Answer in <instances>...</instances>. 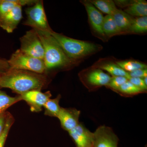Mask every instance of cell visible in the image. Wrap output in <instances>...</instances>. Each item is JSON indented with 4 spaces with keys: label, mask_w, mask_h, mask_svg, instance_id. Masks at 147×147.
Instances as JSON below:
<instances>
[{
    "label": "cell",
    "mask_w": 147,
    "mask_h": 147,
    "mask_svg": "<svg viewBox=\"0 0 147 147\" xmlns=\"http://www.w3.org/2000/svg\"><path fill=\"white\" fill-rule=\"evenodd\" d=\"M44 74L21 69H9L2 74L0 88H7L21 95L30 91L40 90L48 84Z\"/></svg>",
    "instance_id": "1"
},
{
    "label": "cell",
    "mask_w": 147,
    "mask_h": 147,
    "mask_svg": "<svg viewBox=\"0 0 147 147\" xmlns=\"http://www.w3.org/2000/svg\"><path fill=\"white\" fill-rule=\"evenodd\" d=\"M35 30L40 38L44 49L43 61L46 71L56 69L70 68L80 63V62L73 60L67 57L51 33Z\"/></svg>",
    "instance_id": "2"
},
{
    "label": "cell",
    "mask_w": 147,
    "mask_h": 147,
    "mask_svg": "<svg viewBox=\"0 0 147 147\" xmlns=\"http://www.w3.org/2000/svg\"><path fill=\"white\" fill-rule=\"evenodd\" d=\"M51 34L57 41L69 58L81 61L85 58L102 50V45L89 41L79 40L58 33L54 31Z\"/></svg>",
    "instance_id": "3"
},
{
    "label": "cell",
    "mask_w": 147,
    "mask_h": 147,
    "mask_svg": "<svg viewBox=\"0 0 147 147\" xmlns=\"http://www.w3.org/2000/svg\"><path fill=\"white\" fill-rule=\"evenodd\" d=\"M9 69H21L44 74L46 69L43 60L34 57L16 50L7 60Z\"/></svg>",
    "instance_id": "4"
},
{
    "label": "cell",
    "mask_w": 147,
    "mask_h": 147,
    "mask_svg": "<svg viewBox=\"0 0 147 147\" xmlns=\"http://www.w3.org/2000/svg\"><path fill=\"white\" fill-rule=\"evenodd\" d=\"M26 19L23 25L33 29L51 33L53 31L48 24L45 14L43 1L38 0L36 3L25 10Z\"/></svg>",
    "instance_id": "5"
},
{
    "label": "cell",
    "mask_w": 147,
    "mask_h": 147,
    "mask_svg": "<svg viewBox=\"0 0 147 147\" xmlns=\"http://www.w3.org/2000/svg\"><path fill=\"white\" fill-rule=\"evenodd\" d=\"M78 75L82 84L89 92L95 91L105 86L112 77L103 70L92 66L82 70Z\"/></svg>",
    "instance_id": "6"
},
{
    "label": "cell",
    "mask_w": 147,
    "mask_h": 147,
    "mask_svg": "<svg viewBox=\"0 0 147 147\" xmlns=\"http://www.w3.org/2000/svg\"><path fill=\"white\" fill-rule=\"evenodd\" d=\"M19 50L34 57L43 60L44 52L42 42L36 31L34 29L28 31L20 38Z\"/></svg>",
    "instance_id": "7"
},
{
    "label": "cell",
    "mask_w": 147,
    "mask_h": 147,
    "mask_svg": "<svg viewBox=\"0 0 147 147\" xmlns=\"http://www.w3.org/2000/svg\"><path fill=\"white\" fill-rule=\"evenodd\" d=\"M80 2L84 6L86 11L90 27L93 34L102 41H107L108 39L105 37L102 30L104 17L102 13L90 1L83 0L80 1Z\"/></svg>",
    "instance_id": "8"
},
{
    "label": "cell",
    "mask_w": 147,
    "mask_h": 147,
    "mask_svg": "<svg viewBox=\"0 0 147 147\" xmlns=\"http://www.w3.org/2000/svg\"><path fill=\"white\" fill-rule=\"evenodd\" d=\"M93 134L92 147H118L119 139L110 127L99 126Z\"/></svg>",
    "instance_id": "9"
},
{
    "label": "cell",
    "mask_w": 147,
    "mask_h": 147,
    "mask_svg": "<svg viewBox=\"0 0 147 147\" xmlns=\"http://www.w3.org/2000/svg\"><path fill=\"white\" fill-rule=\"evenodd\" d=\"M22 100H24L30 106L31 111L38 112L52 96L50 91L42 92L40 90L30 91L20 95Z\"/></svg>",
    "instance_id": "10"
},
{
    "label": "cell",
    "mask_w": 147,
    "mask_h": 147,
    "mask_svg": "<svg viewBox=\"0 0 147 147\" xmlns=\"http://www.w3.org/2000/svg\"><path fill=\"white\" fill-rule=\"evenodd\" d=\"M68 133L76 147H93V132L90 131L82 123L69 131Z\"/></svg>",
    "instance_id": "11"
},
{
    "label": "cell",
    "mask_w": 147,
    "mask_h": 147,
    "mask_svg": "<svg viewBox=\"0 0 147 147\" xmlns=\"http://www.w3.org/2000/svg\"><path fill=\"white\" fill-rule=\"evenodd\" d=\"M81 111L74 108H61L57 118L61 126L66 131H70L79 123Z\"/></svg>",
    "instance_id": "12"
},
{
    "label": "cell",
    "mask_w": 147,
    "mask_h": 147,
    "mask_svg": "<svg viewBox=\"0 0 147 147\" xmlns=\"http://www.w3.org/2000/svg\"><path fill=\"white\" fill-rule=\"evenodd\" d=\"M22 18V6H16L0 20V27L9 33L13 32Z\"/></svg>",
    "instance_id": "13"
},
{
    "label": "cell",
    "mask_w": 147,
    "mask_h": 147,
    "mask_svg": "<svg viewBox=\"0 0 147 147\" xmlns=\"http://www.w3.org/2000/svg\"><path fill=\"white\" fill-rule=\"evenodd\" d=\"M113 58H106L99 59L92 66L107 71L112 77L123 76L129 79L128 73L123 70Z\"/></svg>",
    "instance_id": "14"
},
{
    "label": "cell",
    "mask_w": 147,
    "mask_h": 147,
    "mask_svg": "<svg viewBox=\"0 0 147 147\" xmlns=\"http://www.w3.org/2000/svg\"><path fill=\"white\" fill-rule=\"evenodd\" d=\"M112 16L121 35L127 34L134 18L118 9Z\"/></svg>",
    "instance_id": "15"
},
{
    "label": "cell",
    "mask_w": 147,
    "mask_h": 147,
    "mask_svg": "<svg viewBox=\"0 0 147 147\" xmlns=\"http://www.w3.org/2000/svg\"><path fill=\"white\" fill-rule=\"evenodd\" d=\"M38 0H0V20L16 6L32 5Z\"/></svg>",
    "instance_id": "16"
},
{
    "label": "cell",
    "mask_w": 147,
    "mask_h": 147,
    "mask_svg": "<svg viewBox=\"0 0 147 147\" xmlns=\"http://www.w3.org/2000/svg\"><path fill=\"white\" fill-rule=\"evenodd\" d=\"M124 11L131 16L138 17L147 16V2L144 0H134Z\"/></svg>",
    "instance_id": "17"
},
{
    "label": "cell",
    "mask_w": 147,
    "mask_h": 147,
    "mask_svg": "<svg viewBox=\"0 0 147 147\" xmlns=\"http://www.w3.org/2000/svg\"><path fill=\"white\" fill-rule=\"evenodd\" d=\"M102 30L108 39L115 36L121 35L112 15H107L104 17Z\"/></svg>",
    "instance_id": "18"
},
{
    "label": "cell",
    "mask_w": 147,
    "mask_h": 147,
    "mask_svg": "<svg viewBox=\"0 0 147 147\" xmlns=\"http://www.w3.org/2000/svg\"><path fill=\"white\" fill-rule=\"evenodd\" d=\"M98 9L107 15H113L117 8L114 1L112 0H89Z\"/></svg>",
    "instance_id": "19"
},
{
    "label": "cell",
    "mask_w": 147,
    "mask_h": 147,
    "mask_svg": "<svg viewBox=\"0 0 147 147\" xmlns=\"http://www.w3.org/2000/svg\"><path fill=\"white\" fill-rule=\"evenodd\" d=\"M124 97H131L140 94L145 93L144 91L127 81L114 91Z\"/></svg>",
    "instance_id": "20"
},
{
    "label": "cell",
    "mask_w": 147,
    "mask_h": 147,
    "mask_svg": "<svg viewBox=\"0 0 147 147\" xmlns=\"http://www.w3.org/2000/svg\"><path fill=\"white\" fill-rule=\"evenodd\" d=\"M61 98V95L59 94L54 99L50 98L47 100L43 106L45 115L57 118L61 108L59 105Z\"/></svg>",
    "instance_id": "21"
},
{
    "label": "cell",
    "mask_w": 147,
    "mask_h": 147,
    "mask_svg": "<svg viewBox=\"0 0 147 147\" xmlns=\"http://www.w3.org/2000/svg\"><path fill=\"white\" fill-rule=\"evenodd\" d=\"M147 32V17L134 18L127 34H145Z\"/></svg>",
    "instance_id": "22"
},
{
    "label": "cell",
    "mask_w": 147,
    "mask_h": 147,
    "mask_svg": "<svg viewBox=\"0 0 147 147\" xmlns=\"http://www.w3.org/2000/svg\"><path fill=\"white\" fill-rule=\"evenodd\" d=\"M21 100L20 95L13 97L0 90V115L5 113L6 110L11 105Z\"/></svg>",
    "instance_id": "23"
},
{
    "label": "cell",
    "mask_w": 147,
    "mask_h": 147,
    "mask_svg": "<svg viewBox=\"0 0 147 147\" xmlns=\"http://www.w3.org/2000/svg\"><path fill=\"white\" fill-rule=\"evenodd\" d=\"M116 63L123 70L126 72L141 69H147V65L146 63L143 62L133 60H116Z\"/></svg>",
    "instance_id": "24"
},
{
    "label": "cell",
    "mask_w": 147,
    "mask_h": 147,
    "mask_svg": "<svg viewBox=\"0 0 147 147\" xmlns=\"http://www.w3.org/2000/svg\"><path fill=\"white\" fill-rule=\"evenodd\" d=\"M14 118L9 113H7L4 128L0 135V147H4L11 127L14 122Z\"/></svg>",
    "instance_id": "25"
},
{
    "label": "cell",
    "mask_w": 147,
    "mask_h": 147,
    "mask_svg": "<svg viewBox=\"0 0 147 147\" xmlns=\"http://www.w3.org/2000/svg\"><path fill=\"white\" fill-rule=\"evenodd\" d=\"M128 80V79L125 76H117L111 77L110 82L105 87L114 92Z\"/></svg>",
    "instance_id": "26"
},
{
    "label": "cell",
    "mask_w": 147,
    "mask_h": 147,
    "mask_svg": "<svg viewBox=\"0 0 147 147\" xmlns=\"http://www.w3.org/2000/svg\"><path fill=\"white\" fill-rule=\"evenodd\" d=\"M128 81L136 87L144 91L145 93L146 92L147 86L145 84L144 79L142 78L130 77L128 79Z\"/></svg>",
    "instance_id": "27"
},
{
    "label": "cell",
    "mask_w": 147,
    "mask_h": 147,
    "mask_svg": "<svg viewBox=\"0 0 147 147\" xmlns=\"http://www.w3.org/2000/svg\"><path fill=\"white\" fill-rule=\"evenodd\" d=\"M128 73L129 79L131 78H143L147 77V69H138Z\"/></svg>",
    "instance_id": "28"
},
{
    "label": "cell",
    "mask_w": 147,
    "mask_h": 147,
    "mask_svg": "<svg viewBox=\"0 0 147 147\" xmlns=\"http://www.w3.org/2000/svg\"><path fill=\"white\" fill-rule=\"evenodd\" d=\"M9 65L7 60L0 58V72L4 73L9 69Z\"/></svg>",
    "instance_id": "29"
},
{
    "label": "cell",
    "mask_w": 147,
    "mask_h": 147,
    "mask_svg": "<svg viewBox=\"0 0 147 147\" xmlns=\"http://www.w3.org/2000/svg\"><path fill=\"white\" fill-rule=\"evenodd\" d=\"M133 1H124V0H118V1H114L116 5L120 7H127L129 6L132 3Z\"/></svg>",
    "instance_id": "30"
},
{
    "label": "cell",
    "mask_w": 147,
    "mask_h": 147,
    "mask_svg": "<svg viewBox=\"0 0 147 147\" xmlns=\"http://www.w3.org/2000/svg\"><path fill=\"white\" fill-rule=\"evenodd\" d=\"M7 113L0 115V135L3 132L5 125Z\"/></svg>",
    "instance_id": "31"
},
{
    "label": "cell",
    "mask_w": 147,
    "mask_h": 147,
    "mask_svg": "<svg viewBox=\"0 0 147 147\" xmlns=\"http://www.w3.org/2000/svg\"><path fill=\"white\" fill-rule=\"evenodd\" d=\"M143 79H144V82L145 84H146V86H147V77H145V78H143Z\"/></svg>",
    "instance_id": "32"
},
{
    "label": "cell",
    "mask_w": 147,
    "mask_h": 147,
    "mask_svg": "<svg viewBox=\"0 0 147 147\" xmlns=\"http://www.w3.org/2000/svg\"><path fill=\"white\" fill-rule=\"evenodd\" d=\"M2 74V73H1V72H0V80H1V76Z\"/></svg>",
    "instance_id": "33"
},
{
    "label": "cell",
    "mask_w": 147,
    "mask_h": 147,
    "mask_svg": "<svg viewBox=\"0 0 147 147\" xmlns=\"http://www.w3.org/2000/svg\"><path fill=\"white\" fill-rule=\"evenodd\" d=\"M145 147H147L146 145V146H145Z\"/></svg>",
    "instance_id": "34"
}]
</instances>
